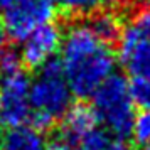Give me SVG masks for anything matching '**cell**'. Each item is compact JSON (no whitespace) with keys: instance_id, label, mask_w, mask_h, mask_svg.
I'll list each match as a JSON object with an SVG mask.
<instances>
[{"instance_id":"obj_8","label":"cell","mask_w":150,"mask_h":150,"mask_svg":"<svg viewBox=\"0 0 150 150\" xmlns=\"http://www.w3.org/2000/svg\"><path fill=\"white\" fill-rule=\"evenodd\" d=\"M2 150H47V138L44 132L24 123L5 132L2 137Z\"/></svg>"},{"instance_id":"obj_10","label":"cell","mask_w":150,"mask_h":150,"mask_svg":"<svg viewBox=\"0 0 150 150\" xmlns=\"http://www.w3.org/2000/svg\"><path fill=\"white\" fill-rule=\"evenodd\" d=\"M123 68L132 76H149L150 78V46L133 47L125 52H118Z\"/></svg>"},{"instance_id":"obj_16","label":"cell","mask_w":150,"mask_h":150,"mask_svg":"<svg viewBox=\"0 0 150 150\" xmlns=\"http://www.w3.org/2000/svg\"><path fill=\"white\" fill-rule=\"evenodd\" d=\"M105 150H128V145L125 143V140H115V142H110Z\"/></svg>"},{"instance_id":"obj_15","label":"cell","mask_w":150,"mask_h":150,"mask_svg":"<svg viewBox=\"0 0 150 150\" xmlns=\"http://www.w3.org/2000/svg\"><path fill=\"white\" fill-rule=\"evenodd\" d=\"M22 69V59L19 51L14 49L12 46H4L0 49V76L12 74L15 71Z\"/></svg>"},{"instance_id":"obj_1","label":"cell","mask_w":150,"mask_h":150,"mask_svg":"<svg viewBox=\"0 0 150 150\" xmlns=\"http://www.w3.org/2000/svg\"><path fill=\"white\" fill-rule=\"evenodd\" d=\"M61 64L71 93L88 98L115 71V54L100 41L88 24H74L62 35Z\"/></svg>"},{"instance_id":"obj_17","label":"cell","mask_w":150,"mask_h":150,"mask_svg":"<svg viewBox=\"0 0 150 150\" xmlns=\"http://www.w3.org/2000/svg\"><path fill=\"white\" fill-rule=\"evenodd\" d=\"M130 4H133V5L138 7V8L150 7V0H130Z\"/></svg>"},{"instance_id":"obj_11","label":"cell","mask_w":150,"mask_h":150,"mask_svg":"<svg viewBox=\"0 0 150 150\" xmlns=\"http://www.w3.org/2000/svg\"><path fill=\"white\" fill-rule=\"evenodd\" d=\"M110 143V135L103 127H93L84 135H81L71 150H105Z\"/></svg>"},{"instance_id":"obj_18","label":"cell","mask_w":150,"mask_h":150,"mask_svg":"<svg viewBox=\"0 0 150 150\" xmlns=\"http://www.w3.org/2000/svg\"><path fill=\"white\" fill-rule=\"evenodd\" d=\"M12 0H0V8H4V7H7L8 4H10Z\"/></svg>"},{"instance_id":"obj_2","label":"cell","mask_w":150,"mask_h":150,"mask_svg":"<svg viewBox=\"0 0 150 150\" xmlns=\"http://www.w3.org/2000/svg\"><path fill=\"white\" fill-rule=\"evenodd\" d=\"M71 100L73 93L66 81L61 61L57 57L46 61L37 68V74L30 79L29 86L30 125L41 132L54 127L71 106Z\"/></svg>"},{"instance_id":"obj_3","label":"cell","mask_w":150,"mask_h":150,"mask_svg":"<svg viewBox=\"0 0 150 150\" xmlns=\"http://www.w3.org/2000/svg\"><path fill=\"white\" fill-rule=\"evenodd\" d=\"M96 122L116 140H127L132 133L135 105L132 101L128 81L122 74L108 76L91 95Z\"/></svg>"},{"instance_id":"obj_13","label":"cell","mask_w":150,"mask_h":150,"mask_svg":"<svg viewBox=\"0 0 150 150\" xmlns=\"http://www.w3.org/2000/svg\"><path fill=\"white\" fill-rule=\"evenodd\" d=\"M130 96L135 106L140 110H150V78L149 76H133L128 81Z\"/></svg>"},{"instance_id":"obj_12","label":"cell","mask_w":150,"mask_h":150,"mask_svg":"<svg viewBox=\"0 0 150 150\" xmlns=\"http://www.w3.org/2000/svg\"><path fill=\"white\" fill-rule=\"evenodd\" d=\"M111 0H56V5L68 15H86L108 5Z\"/></svg>"},{"instance_id":"obj_9","label":"cell","mask_w":150,"mask_h":150,"mask_svg":"<svg viewBox=\"0 0 150 150\" xmlns=\"http://www.w3.org/2000/svg\"><path fill=\"white\" fill-rule=\"evenodd\" d=\"M88 27L93 30V34L103 41L105 44L111 46L113 42L118 41V37L122 34V19L111 8H98L95 12H91Z\"/></svg>"},{"instance_id":"obj_19","label":"cell","mask_w":150,"mask_h":150,"mask_svg":"<svg viewBox=\"0 0 150 150\" xmlns=\"http://www.w3.org/2000/svg\"><path fill=\"white\" fill-rule=\"evenodd\" d=\"M0 150H2V135H0Z\"/></svg>"},{"instance_id":"obj_14","label":"cell","mask_w":150,"mask_h":150,"mask_svg":"<svg viewBox=\"0 0 150 150\" xmlns=\"http://www.w3.org/2000/svg\"><path fill=\"white\" fill-rule=\"evenodd\" d=\"M130 137L135 140L137 145L150 147V110H142L138 115L135 113Z\"/></svg>"},{"instance_id":"obj_5","label":"cell","mask_w":150,"mask_h":150,"mask_svg":"<svg viewBox=\"0 0 150 150\" xmlns=\"http://www.w3.org/2000/svg\"><path fill=\"white\" fill-rule=\"evenodd\" d=\"M30 79L24 71L0 76V125L12 128L29 122Z\"/></svg>"},{"instance_id":"obj_6","label":"cell","mask_w":150,"mask_h":150,"mask_svg":"<svg viewBox=\"0 0 150 150\" xmlns=\"http://www.w3.org/2000/svg\"><path fill=\"white\" fill-rule=\"evenodd\" d=\"M62 32L52 22L39 25L22 41L21 59L22 66L30 69H37L46 61L52 59L56 52L61 49Z\"/></svg>"},{"instance_id":"obj_7","label":"cell","mask_w":150,"mask_h":150,"mask_svg":"<svg viewBox=\"0 0 150 150\" xmlns=\"http://www.w3.org/2000/svg\"><path fill=\"white\" fill-rule=\"evenodd\" d=\"M118 52L150 46V7H143L128 21L118 37Z\"/></svg>"},{"instance_id":"obj_4","label":"cell","mask_w":150,"mask_h":150,"mask_svg":"<svg viewBox=\"0 0 150 150\" xmlns=\"http://www.w3.org/2000/svg\"><path fill=\"white\" fill-rule=\"evenodd\" d=\"M56 0H12L4 7L2 29L7 39L22 42L34 29L52 21Z\"/></svg>"}]
</instances>
